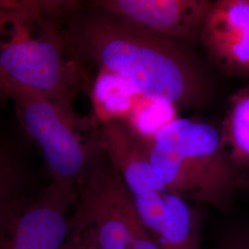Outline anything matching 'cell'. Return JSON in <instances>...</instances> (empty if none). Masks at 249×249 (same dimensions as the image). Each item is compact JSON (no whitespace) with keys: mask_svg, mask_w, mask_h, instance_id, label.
Returning a JSON list of instances; mask_svg holds the SVG:
<instances>
[{"mask_svg":"<svg viewBox=\"0 0 249 249\" xmlns=\"http://www.w3.org/2000/svg\"><path fill=\"white\" fill-rule=\"evenodd\" d=\"M69 38L77 58L121 78L142 98L185 107L204 95L195 67L169 37L112 15L81 23Z\"/></svg>","mask_w":249,"mask_h":249,"instance_id":"cell-1","label":"cell"},{"mask_svg":"<svg viewBox=\"0 0 249 249\" xmlns=\"http://www.w3.org/2000/svg\"><path fill=\"white\" fill-rule=\"evenodd\" d=\"M0 84L1 90H34L72 112L78 94L90 88L82 63L50 18L9 10H0Z\"/></svg>","mask_w":249,"mask_h":249,"instance_id":"cell-2","label":"cell"},{"mask_svg":"<svg viewBox=\"0 0 249 249\" xmlns=\"http://www.w3.org/2000/svg\"><path fill=\"white\" fill-rule=\"evenodd\" d=\"M151 165L166 193L224 208L238 173L213 124L175 118L147 136Z\"/></svg>","mask_w":249,"mask_h":249,"instance_id":"cell-3","label":"cell"},{"mask_svg":"<svg viewBox=\"0 0 249 249\" xmlns=\"http://www.w3.org/2000/svg\"><path fill=\"white\" fill-rule=\"evenodd\" d=\"M1 91L13 101L18 120L41 149L53 181L78 186L100 153L93 136L87 142L80 136L86 119L34 90L10 87Z\"/></svg>","mask_w":249,"mask_h":249,"instance_id":"cell-4","label":"cell"},{"mask_svg":"<svg viewBox=\"0 0 249 249\" xmlns=\"http://www.w3.org/2000/svg\"><path fill=\"white\" fill-rule=\"evenodd\" d=\"M74 205L70 226L90 228L98 249H130L141 218L123 178L103 151L77 186Z\"/></svg>","mask_w":249,"mask_h":249,"instance_id":"cell-5","label":"cell"},{"mask_svg":"<svg viewBox=\"0 0 249 249\" xmlns=\"http://www.w3.org/2000/svg\"><path fill=\"white\" fill-rule=\"evenodd\" d=\"M93 140L123 178L145 228L155 235L164 213L165 191L152 168L147 136L122 119H113L101 124Z\"/></svg>","mask_w":249,"mask_h":249,"instance_id":"cell-6","label":"cell"},{"mask_svg":"<svg viewBox=\"0 0 249 249\" xmlns=\"http://www.w3.org/2000/svg\"><path fill=\"white\" fill-rule=\"evenodd\" d=\"M76 199V185L53 181L41 196L0 221V249H62L71 232L68 213Z\"/></svg>","mask_w":249,"mask_h":249,"instance_id":"cell-7","label":"cell"},{"mask_svg":"<svg viewBox=\"0 0 249 249\" xmlns=\"http://www.w3.org/2000/svg\"><path fill=\"white\" fill-rule=\"evenodd\" d=\"M113 16L169 38L200 34L210 0H94Z\"/></svg>","mask_w":249,"mask_h":249,"instance_id":"cell-8","label":"cell"},{"mask_svg":"<svg viewBox=\"0 0 249 249\" xmlns=\"http://www.w3.org/2000/svg\"><path fill=\"white\" fill-rule=\"evenodd\" d=\"M200 36L211 57L224 70L249 73V0H214Z\"/></svg>","mask_w":249,"mask_h":249,"instance_id":"cell-9","label":"cell"},{"mask_svg":"<svg viewBox=\"0 0 249 249\" xmlns=\"http://www.w3.org/2000/svg\"><path fill=\"white\" fill-rule=\"evenodd\" d=\"M165 209L152 237L161 249H202V215L181 196L163 193Z\"/></svg>","mask_w":249,"mask_h":249,"instance_id":"cell-10","label":"cell"},{"mask_svg":"<svg viewBox=\"0 0 249 249\" xmlns=\"http://www.w3.org/2000/svg\"><path fill=\"white\" fill-rule=\"evenodd\" d=\"M90 90L94 110L99 117L105 118L104 122L129 115L136 107V97L141 96L121 78L102 71Z\"/></svg>","mask_w":249,"mask_h":249,"instance_id":"cell-11","label":"cell"},{"mask_svg":"<svg viewBox=\"0 0 249 249\" xmlns=\"http://www.w3.org/2000/svg\"><path fill=\"white\" fill-rule=\"evenodd\" d=\"M222 136L233 163L249 168V88L233 96Z\"/></svg>","mask_w":249,"mask_h":249,"instance_id":"cell-12","label":"cell"},{"mask_svg":"<svg viewBox=\"0 0 249 249\" xmlns=\"http://www.w3.org/2000/svg\"><path fill=\"white\" fill-rule=\"evenodd\" d=\"M20 176L16 162L8 154L6 149L1 150V196L0 221L5 220L19 208L26 198L20 196Z\"/></svg>","mask_w":249,"mask_h":249,"instance_id":"cell-13","label":"cell"},{"mask_svg":"<svg viewBox=\"0 0 249 249\" xmlns=\"http://www.w3.org/2000/svg\"><path fill=\"white\" fill-rule=\"evenodd\" d=\"M78 0H0V10L40 14L47 18L71 8Z\"/></svg>","mask_w":249,"mask_h":249,"instance_id":"cell-14","label":"cell"},{"mask_svg":"<svg viewBox=\"0 0 249 249\" xmlns=\"http://www.w3.org/2000/svg\"><path fill=\"white\" fill-rule=\"evenodd\" d=\"M61 249H98L94 231L89 227L71 226L70 235Z\"/></svg>","mask_w":249,"mask_h":249,"instance_id":"cell-15","label":"cell"},{"mask_svg":"<svg viewBox=\"0 0 249 249\" xmlns=\"http://www.w3.org/2000/svg\"><path fill=\"white\" fill-rule=\"evenodd\" d=\"M130 249H161L158 243L145 228L142 220L136 223L134 227Z\"/></svg>","mask_w":249,"mask_h":249,"instance_id":"cell-16","label":"cell"},{"mask_svg":"<svg viewBox=\"0 0 249 249\" xmlns=\"http://www.w3.org/2000/svg\"><path fill=\"white\" fill-rule=\"evenodd\" d=\"M226 249H244V245L243 243H237V244H233L230 248Z\"/></svg>","mask_w":249,"mask_h":249,"instance_id":"cell-17","label":"cell"},{"mask_svg":"<svg viewBox=\"0 0 249 249\" xmlns=\"http://www.w3.org/2000/svg\"><path fill=\"white\" fill-rule=\"evenodd\" d=\"M243 245H244V249H249V241H247V242L243 243Z\"/></svg>","mask_w":249,"mask_h":249,"instance_id":"cell-18","label":"cell"}]
</instances>
